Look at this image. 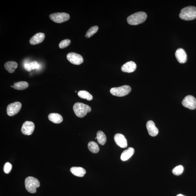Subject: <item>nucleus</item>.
Here are the masks:
<instances>
[{
  "instance_id": "obj_1",
  "label": "nucleus",
  "mask_w": 196,
  "mask_h": 196,
  "mask_svg": "<svg viewBox=\"0 0 196 196\" xmlns=\"http://www.w3.org/2000/svg\"><path fill=\"white\" fill-rule=\"evenodd\" d=\"M147 15L143 12H139L129 16L127 20L128 23L131 25H137L144 23L147 18Z\"/></svg>"
},
{
  "instance_id": "obj_2",
  "label": "nucleus",
  "mask_w": 196,
  "mask_h": 196,
  "mask_svg": "<svg viewBox=\"0 0 196 196\" xmlns=\"http://www.w3.org/2000/svg\"><path fill=\"white\" fill-rule=\"evenodd\" d=\"M73 110L77 116L83 118L91 112V108L87 105L82 103H77L74 104Z\"/></svg>"
},
{
  "instance_id": "obj_3",
  "label": "nucleus",
  "mask_w": 196,
  "mask_h": 196,
  "mask_svg": "<svg viewBox=\"0 0 196 196\" xmlns=\"http://www.w3.org/2000/svg\"><path fill=\"white\" fill-rule=\"evenodd\" d=\"M180 17L186 20H191L196 18V7L194 6H188L181 10Z\"/></svg>"
},
{
  "instance_id": "obj_4",
  "label": "nucleus",
  "mask_w": 196,
  "mask_h": 196,
  "mask_svg": "<svg viewBox=\"0 0 196 196\" xmlns=\"http://www.w3.org/2000/svg\"><path fill=\"white\" fill-rule=\"evenodd\" d=\"M25 189L31 193H35L37 189L40 186V182L36 178L32 177H28L25 179Z\"/></svg>"
},
{
  "instance_id": "obj_5",
  "label": "nucleus",
  "mask_w": 196,
  "mask_h": 196,
  "mask_svg": "<svg viewBox=\"0 0 196 196\" xmlns=\"http://www.w3.org/2000/svg\"><path fill=\"white\" fill-rule=\"evenodd\" d=\"M131 91V88L129 86H124L118 87L111 89L110 93L113 96L123 97L129 94Z\"/></svg>"
},
{
  "instance_id": "obj_6",
  "label": "nucleus",
  "mask_w": 196,
  "mask_h": 196,
  "mask_svg": "<svg viewBox=\"0 0 196 196\" xmlns=\"http://www.w3.org/2000/svg\"><path fill=\"white\" fill-rule=\"evenodd\" d=\"M49 18L55 23H61L68 21L69 19V15L64 13H54L49 15Z\"/></svg>"
},
{
  "instance_id": "obj_7",
  "label": "nucleus",
  "mask_w": 196,
  "mask_h": 196,
  "mask_svg": "<svg viewBox=\"0 0 196 196\" xmlns=\"http://www.w3.org/2000/svg\"><path fill=\"white\" fill-rule=\"evenodd\" d=\"M22 104L19 102L10 104L7 108V112L10 116H13L17 114L21 110Z\"/></svg>"
},
{
  "instance_id": "obj_8",
  "label": "nucleus",
  "mask_w": 196,
  "mask_h": 196,
  "mask_svg": "<svg viewBox=\"0 0 196 196\" xmlns=\"http://www.w3.org/2000/svg\"><path fill=\"white\" fill-rule=\"evenodd\" d=\"M66 58L70 62L76 65H79L83 63V59L80 54L74 52H71L67 54Z\"/></svg>"
},
{
  "instance_id": "obj_9",
  "label": "nucleus",
  "mask_w": 196,
  "mask_h": 196,
  "mask_svg": "<svg viewBox=\"0 0 196 196\" xmlns=\"http://www.w3.org/2000/svg\"><path fill=\"white\" fill-rule=\"evenodd\" d=\"M182 104L186 108L193 110L196 108V99L191 95L185 97L182 101Z\"/></svg>"
},
{
  "instance_id": "obj_10",
  "label": "nucleus",
  "mask_w": 196,
  "mask_h": 196,
  "mask_svg": "<svg viewBox=\"0 0 196 196\" xmlns=\"http://www.w3.org/2000/svg\"><path fill=\"white\" fill-rule=\"evenodd\" d=\"M35 127V124L33 122L26 121L22 126L21 132L24 135L30 136L33 133Z\"/></svg>"
},
{
  "instance_id": "obj_11",
  "label": "nucleus",
  "mask_w": 196,
  "mask_h": 196,
  "mask_svg": "<svg viewBox=\"0 0 196 196\" xmlns=\"http://www.w3.org/2000/svg\"><path fill=\"white\" fill-rule=\"evenodd\" d=\"M114 140L117 145L121 148L127 147V141L125 136L123 134L118 133L114 136Z\"/></svg>"
},
{
  "instance_id": "obj_12",
  "label": "nucleus",
  "mask_w": 196,
  "mask_h": 196,
  "mask_svg": "<svg viewBox=\"0 0 196 196\" xmlns=\"http://www.w3.org/2000/svg\"><path fill=\"white\" fill-rule=\"evenodd\" d=\"M146 128H147L148 133L149 135L152 137L157 135L158 133V130L155 125L154 123L152 121H149L146 124Z\"/></svg>"
},
{
  "instance_id": "obj_13",
  "label": "nucleus",
  "mask_w": 196,
  "mask_h": 196,
  "mask_svg": "<svg viewBox=\"0 0 196 196\" xmlns=\"http://www.w3.org/2000/svg\"><path fill=\"white\" fill-rule=\"evenodd\" d=\"M175 55L177 60L180 63H184L186 62L187 59V54L183 49L178 48L175 52Z\"/></svg>"
},
{
  "instance_id": "obj_14",
  "label": "nucleus",
  "mask_w": 196,
  "mask_h": 196,
  "mask_svg": "<svg viewBox=\"0 0 196 196\" xmlns=\"http://www.w3.org/2000/svg\"><path fill=\"white\" fill-rule=\"evenodd\" d=\"M45 38V35L43 33H38L32 37L30 39V42L31 45H35L41 43Z\"/></svg>"
},
{
  "instance_id": "obj_15",
  "label": "nucleus",
  "mask_w": 196,
  "mask_h": 196,
  "mask_svg": "<svg viewBox=\"0 0 196 196\" xmlns=\"http://www.w3.org/2000/svg\"><path fill=\"white\" fill-rule=\"evenodd\" d=\"M137 66L133 61H130L126 63L121 67V71L123 72L131 73L136 70Z\"/></svg>"
},
{
  "instance_id": "obj_16",
  "label": "nucleus",
  "mask_w": 196,
  "mask_h": 196,
  "mask_svg": "<svg viewBox=\"0 0 196 196\" xmlns=\"http://www.w3.org/2000/svg\"><path fill=\"white\" fill-rule=\"evenodd\" d=\"M134 153V150L132 148H129L123 152L121 156V159L125 161L129 159Z\"/></svg>"
},
{
  "instance_id": "obj_17",
  "label": "nucleus",
  "mask_w": 196,
  "mask_h": 196,
  "mask_svg": "<svg viewBox=\"0 0 196 196\" xmlns=\"http://www.w3.org/2000/svg\"><path fill=\"white\" fill-rule=\"evenodd\" d=\"M70 171L75 176L78 177H83L86 174V170L81 167H74L71 168Z\"/></svg>"
},
{
  "instance_id": "obj_18",
  "label": "nucleus",
  "mask_w": 196,
  "mask_h": 196,
  "mask_svg": "<svg viewBox=\"0 0 196 196\" xmlns=\"http://www.w3.org/2000/svg\"><path fill=\"white\" fill-rule=\"evenodd\" d=\"M48 118L51 121L56 124H60L63 121L62 116L57 113H52L49 114L48 116Z\"/></svg>"
},
{
  "instance_id": "obj_19",
  "label": "nucleus",
  "mask_w": 196,
  "mask_h": 196,
  "mask_svg": "<svg viewBox=\"0 0 196 196\" xmlns=\"http://www.w3.org/2000/svg\"><path fill=\"white\" fill-rule=\"evenodd\" d=\"M17 63L14 61H10L6 62L4 64V67L8 72L13 73L14 72L15 69L17 68Z\"/></svg>"
},
{
  "instance_id": "obj_20",
  "label": "nucleus",
  "mask_w": 196,
  "mask_h": 196,
  "mask_svg": "<svg viewBox=\"0 0 196 196\" xmlns=\"http://www.w3.org/2000/svg\"><path fill=\"white\" fill-rule=\"evenodd\" d=\"M24 67L25 70L28 72H30L32 70L39 69L40 67V66L37 61H34L28 63H25L24 65Z\"/></svg>"
},
{
  "instance_id": "obj_21",
  "label": "nucleus",
  "mask_w": 196,
  "mask_h": 196,
  "mask_svg": "<svg viewBox=\"0 0 196 196\" xmlns=\"http://www.w3.org/2000/svg\"><path fill=\"white\" fill-rule=\"evenodd\" d=\"M97 139L98 142L102 145H104L106 142L107 137L104 133L101 131H99L97 133Z\"/></svg>"
},
{
  "instance_id": "obj_22",
  "label": "nucleus",
  "mask_w": 196,
  "mask_h": 196,
  "mask_svg": "<svg viewBox=\"0 0 196 196\" xmlns=\"http://www.w3.org/2000/svg\"><path fill=\"white\" fill-rule=\"evenodd\" d=\"M28 83L26 81H19L14 83L13 88L18 90H23L28 87Z\"/></svg>"
},
{
  "instance_id": "obj_23",
  "label": "nucleus",
  "mask_w": 196,
  "mask_h": 196,
  "mask_svg": "<svg viewBox=\"0 0 196 196\" xmlns=\"http://www.w3.org/2000/svg\"><path fill=\"white\" fill-rule=\"evenodd\" d=\"M78 95L80 98L88 101H91L93 99L92 96L88 92L86 91H79L78 92Z\"/></svg>"
},
{
  "instance_id": "obj_24",
  "label": "nucleus",
  "mask_w": 196,
  "mask_h": 196,
  "mask_svg": "<svg viewBox=\"0 0 196 196\" xmlns=\"http://www.w3.org/2000/svg\"><path fill=\"white\" fill-rule=\"evenodd\" d=\"M88 148L91 152L93 153H97L99 151L98 144L94 141H91L88 144Z\"/></svg>"
},
{
  "instance_id": "obj_25",
  "label": "nucleus",
  "mask_w": 196,
  "mask_h": 196,
  "mask_svg": "<svg viewBox=\"0 0 196 196\" xmlns=\"http://www.w3.org/2000/svg\"><path fill=\"white\" fill-rule=\"evenodd\" d=\"M98 30V26H94L92 27L87 32L86 37V38H89L96 34Z\"/></svg>"
},
{
  "instance_id": "obj_26",
  "label": "nucleus",
  "mask_w": 196,
  "mask_h": 196,
  "mask_svg": "<svg viewBox=\"0 0 196 196\" xmlns=\"http://www.w3.org/2000/svg\"><path fill=\"white\" fill-rule=\"evenodd\" d=\"M183 167L182 165H178L173 168L172 170V173L175 175H179L183 173Z\"/></svg>"
},
{
  "instance_id": "obj_27",
  "label": "nucleus",
  "mask_w": 196,
  "mask_h": 196,
  "mask_svg": "<svg viewBox=\"0 0 196 196\" xmlns=\"http://www.w3.org/2000/svg\"><path fill=\"white\" fill-rule=\"evenodd\" d=\"M71 43V40L69 39H65L61 42L59 44V47L61 49H63L69 46Z\"/></svg>"
},
{
  "instance_id": "obj_28",
  "label": "nucleus",
  "mask_w": 196,
  "mask_h": 196,
  "mask_svg": "<svg viewBox=\"0 0 196 196\" xmlns=\"http://www.w3.org/2000/svg\"><path fill=\"white\" fill-rule=\"evenodd\" d=\"M12 168V165L11 163L9 162H7L5 163L4 168H3V170L4 173L7 174H9L11 172V170Z\"/></svg>"
},
{
  "instance_id": "obj_29",
  "label": "nucleus",
  "mask_w": 196,
  "mask_h": 196,
  "mask_svg": "<svg viewBox=\"0 0 196 196\" xmlns=\"http://www.w3.org/2000/svg\"><path fill=\"white\" fill-rule=\"evenodd\" d=\"M177 196H184L183 195H182V194H178V195H177Z\"/></svg>"
},
{
  "instance_id": "obj_30",
  "label": "nucleus",
  "mask_w": 196,
  "mask_h": 196,
  "mask_svg": "<svg viewBox=\"0 0 196 196\" xmlns=\"http://www.w3.org/2000/svg\"><path fill=\"white\" fill-rule=\"evenodd\" d=\"M11 86V87L13 88V86Z\"/></svg>"
},
{
  "instance_id": "obj_31",
  "label": "nucleus",
  "mask_w": 196,
  "mask_h": 196,
  "mask_svg": "<svg viewBox=\"0 0 196 196\" xmlns=\"http://www.w3.org/2000/svg\"><path fill=\"white\" fill-rule=\"evenodd\" d=\"M75 92H76V93L77 92V91H75Z\"/></svg>"
}]
</instances>
